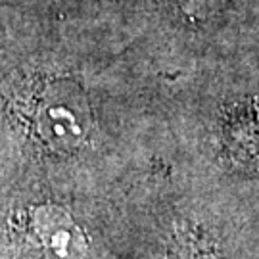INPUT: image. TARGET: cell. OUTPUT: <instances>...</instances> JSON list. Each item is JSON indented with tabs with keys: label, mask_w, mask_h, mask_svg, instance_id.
<instances>
[{
	"label": "cell",
	"mask_w": 259,
	"mask_h": 259,
	"mask_svg": "<svg viewBox=\"0 0 259 259\" xmlns=\"http://www.w3.org/2000/svg\"><path fill=\"white\" fill-rule=\"evenodd\" d=\"M232 154L251 165H259V100L238 113L229 127Z\"/></svg>",
	"instance_id": "obj_3"
},
{
	"label": "cell",
	"mask_w": 259,
	"mask_h": 259,
	"mask_svg": "<svg viewBox=\"0 0 259 259\" xmlns=\"http://www.w3.org/2000/svg\"><path fill=\"white\" fill-rule=\"evenodd\" d=\"M25 232L35 259H79L83 253V234L64 211L35 209Z\"/></svg>",
	"instance_id": "obj_2"
},
{
	"label": "cell",
	"mask_w": 259,
	"mask_h": 259,
	"mask_svg": "<svg viewBox=\"0 0 259 259\" xmlns=\"http://www.w3.org/2000/svg\"><path fill=\"white\" fill-rule=\"evenodd\" d=\"M18 110L31 139L58 152L79 148L93 125L83 96L71 84H33Z\"/></svg>",
	"instance_id": "obj_1"
},
{
	"label": "cell",
	"mask_w": 259,
	"mask_h": 259,
	"mask_svg": "<svg viewBox=\"0 0 259 259\" xmlns=\"http://www.w3.org/2000/svg\"><path fill=\"white\" fill-rule=\"evenodd\" d=\"M183 10L190 16H198V18H205L213 14L215 10L221 6L223 0H177Z\"/></svg>",
	"instance_id": "obj_4"
}]
</instances>
